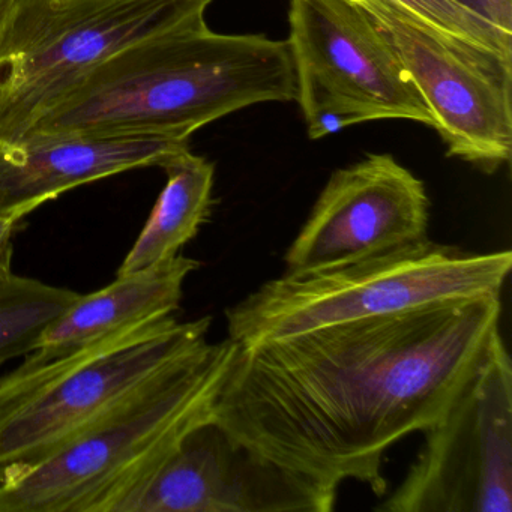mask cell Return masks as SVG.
I'll return each mask as SVG.
<instances>
[{
	"mask_svg": "<svg viewBox=\"0 0 512 512\" xmlns=\"http://www.w3.org/2000/svg\"><path fill=\"white\" fill-rule=\"evenodd\" d=\"M382 512H512V364L497 332Z\"/></svg>",
	"mask_w": 512,
	"mask_h": 512,
	"instance_id": "cell-8",
	"label": "cell"
},
{
	"mask_svg": "<svg viewBox=\"0 0 512 512\" xmlns=\"http://www.w3.org/2000/svg\"><path fill=\"white\" fill-rule=\"evenodd\" d=\"M22 229V221L0 220V286L14 277V241Z\"/></svg>",
	"mask_w": 512,
	"mask_h": 512,
	"instance_id": "cell-17",
	"label": "cell"
},
{
	"mask_svg": "<svg viewBox=\"0 0 512 512\" xmlns=\"http://www.w3.org/2000/svg\"><path fill=\"white\" fill-rule=\"evenodd\" d=\"M190 140L71 137L0 140V220L23 221L67 191L119 173L163 167Z\"/></svg>",
	"mask_w": 512,
	"mask_h": 512,
	"instance_id": "cell-12",
	"label": "cell"
},
{
	"mask_svg": "<svg viewBox=\"0 0 512 512\" xmlns=\"http://www.w3.org/2000/svg\"><path fill=\"white\" fill-rule=\"evenodd\" d=\"M80 293L14 274L0 286V365L37 349L41 337Z\"/></svg>",
	"mask_w": 512,
	"mask_h": 512,
	"instance_id": "cell-15",
	"label": "cell"
},
{
	"mask_svg": "<svg viewBox=\"0 0 512 512\" xmlns=\"http://www.w3.org/2000/svg\"><path fill=\"white\" fill-rule=\"evenodd\" d=\"M16 0H0V13H4L10 5H13Z\"/></svg>",
	"mask_w": 512,
	"mask_h": 512,
	"instance_id": "cell-18",
	"label": "cell"
},
{
	"mask_svg": "<svg viewBox=\"0 0 512 512\" xmlns=\"http://www.w3.org/2000/svg\"><path fill=\"white\" fill-rule=\"evenodd\" d=\"M295 101L308 137L401 119L433 127L418 89L382 29L353 0H290Z\"/></svg>",
	"mask_w": 512,
	"mask_h": 512,
	"instance_id": "cell-7",
	"label": "cell"
},
{
	"mask_svg": "<svg viewBox=\"0 0 512 512\" xmlns=\"http://www.w3.org/2000/svg\"><path fill=\"white\" fill-rule=\"evenodd\" d=\"M235 341L205 343L49 455L0 470V512H118L187 431L214 416Z\"/></svg>",
	"mask_w": 512,
	"mask_h": 512,
	"instance_id": "cell-3",
	"label": "cell"
},
{
	"mask_svg": "<svg viewBox=\"0 0 512 512\" xmlns=\"http://www.w3.org/2000/svg\"><path fill=\"white\" fill-rule=\"evenodd\" d=\"M295 95L287 40L220 34L200 20L110 56L17 140H190L230 113Z\"/></svg>",
	"mask_w": 512,
	"mask_h": 512,
	"instance_id": "cell-2",
	"label": "cell"
},
{
	"mask_svg": "<svg viewBox=\"0 0 512 512\" xmlns=\"http://www.w3.org/2000/svg\"><path fill=\"white\" fill-rule=\"evenodd\" d=\"M161 169L166 185L116 275L133 274L178 256L211 215L214 164L185 149Z\"/></svg>",
	"mask_w": 512,
	"mask_h": 512,
	"instance_id": "cell-14",
	"label": "cell"
},
{
	"mask_svg": "<svg viewBox=\"0 0 512 512\" xmlns=\"http://www.w3.org/2000/svg\"><path fill=\"white\" fill-rule=\"evenodd\" d=\"M337 494L209 418L182 436L118 512H331Z\"/></svg>",
	"mask_w": 512,
	"mask_h": 512,
	"instance_id": "cell-10",
	"label": "cell"
},
{
	"mask_svg": "<svg viewBox=\"0 0 512 512\" xmlns=\"http://www.w3.org/2000/svg\"><path fill=\"white\" fill-rule=\"evenodd\" d=\"M500 317V295L479 296L239 346L212 418L286 469L383 497L385 452L443 418Z\"/></svg>",
	"mask_w": 512,
	"mask_h": 512,
	"instance_id": "cell-1",
	"label": "cell"
},
{
	"mask_svg": "<svg viewBox=\"0 0 512 512\" xmlns=\"http://www.w3.org/2000/svg\"><path fill=\"white\" fill-rule=\"evenodd\" d=\"M394 47L449 157L494 172L512 151V59L419 22L388 0H353Z\"/></svg>",
	"mask_w": 512,
	"mask_h": 512,
	"instance_id": "cell-9",
	"label": "cell"
},
{
	"mask_svg": "<svg viewBox=\"0 0 512 512\" xmlns=\"http://www.w3.org/2000/svg\"><path fill=\"white\" fill-rule=\"evenodd\" d=\"M214 0H16L0 13V140L23 131L104 61L206 20Z\"/></svg>",
	"mask_w": 512,
	"mask_h": 512,
	"instance_id": "cell-6",
	"label": "cell"
},
{
	"mask_svg": "<svg viewBox=\"0 0 512 512\" xmlns=\"http://www.w3.org/2000/svg\"><path fill=\"white\" fill-rule=\"evenodd\" d=\"M419 22L512 59V32L503 31L460 0H388Z\"/></svg>",
	"mask_w": 512,
	"mask_h": 512,
	"instance_id": "cell-16",
	"label": "cell"
},
{
	"mask_svg": "<svg viewBox=\"0 0 512 512\" xmlns=\"http://www.w3.org/2000/svg\"><path fill=\"white\" fill-rule=\"evenodd\" d=\"M424 182L392 155L332 173L284 254L286 272L314 271L427 239Z\"/></svg>",
	"mask_w": 512,
	"mask_h": 512,
	"instance_id": "cell-11",
	"label": "cell"
},
{
	"mask_svg": "<svg viewBox=\"0 0 512 512\" xmlns=\"http://www.w3.org/2000/svg\"><path fill=\"white\" fill-rule=\"evenodd\" d=\"M511 268L509 250L469 253L427 238L331 268L284 272L226 311L227 331L248 347L437 302L502 295Z\"/></svg>",
	"mask_w": 512,
	"mask_h": 512,
	"instance_id": "cell-4",
	"label": "cell"
},
{
	"mask_svg": "<svg viewBox=\"0 0 512 512\" xmlns=\"http://www.w3.org/2000/svg\"><path fill=\"white\" fill-rule=\"evenodd\" d=\"M211 317L137 323L0 377V470L49 455L208 343Z\"/></svg>",
	"mask_w": 512,
	"mask_h": 512,
	"instance_id": "cell-5",
	"label": "cell"
},
{
	"mask_svg": "<svg viewBox=\"0 0 512 512\" xmlns=\"http://www.w3.org/2000/svg\"><path fill=\"white\" fill-rule=\"evenodd\" d=\"M199 268L197 260L178 254L142 271L116 275L104 289L80 295L25 359L46 361L137 323L172 316L181 307L185 281Z\"/></svg>",
	"mask_w": 512,
	"mask_h": 512,
	"instance_id": "cell-13",
	"label": "cell"
}]
</instances>
